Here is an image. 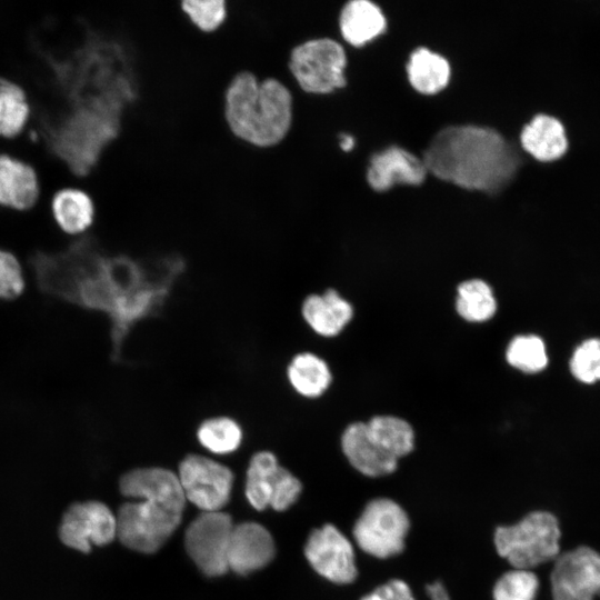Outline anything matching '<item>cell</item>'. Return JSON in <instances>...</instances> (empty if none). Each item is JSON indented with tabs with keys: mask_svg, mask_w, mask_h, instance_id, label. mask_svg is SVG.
<instances>
[{
	"mask_svg": "<svg viewBox=\"0 0 600 600\" xmlns=\"http://www.w3.org/2000/svg\"><path fill=\"white\" fill-rule=\"evenodd\" d=\"M506 359L510 366L527 373L539 372L548 364L544 342L533 334L514 337L507 348Z\"/></svg>",
	"mask_w": 600,
	"mask_h": 600,
	"instance_id": "27",
	"label": "cell"
},
{
	"mask_svg": "<svg viewBox=\"0 0 600 600\" xmlns=\"http://www.w3.org/2000/svg\"><path fill=\"white\" fill-rule=\"evenodd\" d=\"M410 528L406 511L393 500H371L353 527V538L366 553L387 559L402 552Z\"/></svg>",
	"mask_w": 600,
	"mask_h": 600,
	"instance_id": "7",
	"label": "cell"
},
{
	"mask_svg": "<svg viewBox=\"0 0 600 600\" xmlns=\"http://www.w3.org/2000/svg\"><path fill=\"white\" fill-rule=\"evenodd\" d=\"M431 600H450L449 593L440 581H434L426 587Z\"/></svg>",
	"mask_w": 600,
	"mask_h": 600,
	"instance_id": "35",
	"label": "cell"
},
{
	"mask_svg": "<svg viewBox=\"0 0 600 600\" xmlns=\"http://www.w3.org/2000/svg\"><path fill=\"white\" fill-rule=\"evenodd\" d=\"M198 442L214 454L236 451L243 439L240 423L230 416L218 414L203 419L196 431Z\"/></svg>",
	"mask_w": 600,
	"mask_h": 600,
	"instance_id": "25",
	"label": "cell"
},
{
	"mask_svg": "<svg viewBox=\"0 0 600 600\" xmlns=\"http://www.w3.org/2000/svg\"><path fill=\"white\" fill-rule=\"evenodd\" d=\"M91 544L106 546L117 537V519L100 501L83 502Z\"/></svg>",
	"mask_w": 600,
	"mask_h": 600,
	"instance_id": "31",
	"label": "cell"
},
{
	"mask_svg": "<svg viewBox=\"0 0 600 600\" xmlns=\"http://www.w3.org/2000/svg\"><path fill=\"white\" fill-rule=\"evenodd\" d=\"M407 73L410 84L418 92L434 94L448 84L450 66L442 56L427 48H419L410 54Z\"/></svg>",
	"mask_w": 600,
	"mask_h": 600,
	"instance_id": "22",
	"label": "cell"
},
{
	"mask_svg": "<svg viewBox=\"0 0 600 600\" xmlns=\"http://www.w3.org/2000/svg\"><path fill=\"white\" fill-rule=\"evenodd\" d=\"M89 237L54 253L37 251L30 264L47 294L86 309L102 311L112 321L114 350L138 314L131 296L132 268L124 257L102 256Z\"/></svg>",
	"mask_w": 600,
	"mask_h": 600,
	"instance_id": "1",
	"label": "cell"
},
{
	"mask_svg": "<svg viewBox=\"0 0 600 600\" xmlns=\"http://www.w3.org/2000/svg\"><path fill=\"white\" fill-rule=\"evenodd\" d=\"M301 316L317 334L332 338L350 322L353 308L337 290L328 288L321 294L311 293L304 298Z\"/></svg>",
	"mask_w": 600,
	"mask_h": 600,
	"instance_id": "17",
	"label": "cell"
},
{
	"mask_svg": "<svg viewBox=\"0 0 600 600\" xmlns=\"http://www.w3.org/2000/svg\"><path fill=\"white\" fill-rule=\"evenodd\" d=\"M40 193L36 168L19 157L0 152V207L27 211L39 202Z\"/></svg>",
	"mask_w": 600,
	"mask_h": 600,
	"instance_id": "14",
	"label": "cell"
},
{
	"mask_svg": "<svg viewBox=\"0 0 600 600\" xmlns=\"http://www.w3.org/2000/svg\"><path fill=\"white\" fill-rule=\"evenodd\" d=\"M286 377L293 391L307 399L321 397L332 380L328 363L309 351L299 352L291 358L286 367Z\"/></svg>",
	"mask_w": 600,
	"mask_h": 600,
	"instance_id": "21",
	"label": "cell"
},
{
	"mask_svg": "<svg viewBox=\"0 0 600 600\" xmlns=\"http://www.w3.org/2000/svg\"><path fill=\"white\" fill-rule=\"evenodd\" d=\"M354 144V141L352 139V137L348 136V134H341L340 136V147L343 149V150H350Z\"/></svg>",
	"mask_w": 600,
	"mask_h": 600,
	"instance_id": "36",
	"label": "cell"
},
{
	"mask_svg": "<svg viewBox=\"0 0 600 600\" xmlns=\"http://www.w3.org/2000/svg\"><path fill=\"white\" fill-rule=\"evenodd\" d=\"M520 141L527 152L541 161L558 159L568 148L562 123L548 114H538L526 124Z\"/></svg>",
	"mask_w": 600,
	"mask_h": 600,
	"instance_id": "20",
	"label": "cell"
},
{
	"mask_svg": "<svg viewBox=\"0 0 600 600\" xmlns=\"http://www.w3.org/2000/svg\"><path fill=\"white\" fill-rule=\"evenodd\" d=\"M550 581L553 600H593L600 597V553L581 546L559 554Z\"/></svg>",
	"mask_w": 600,
	"mask_h": 600,
	"instance_id": "11",
	"label": "cell"
},
{
	"mask_svg": "<svg viewBox=\"0 0 600 600\" xmlns=\"http://www.w3.org/2000/svg\"><path fill=\"white\" fill-rule=\"evenodd\" d=\"M31 113L26 90L0 74V138L10 140L23 132Z\"/></svg>",
	"mask_w": 600,
	"mask_h": 600,
	"instance_id": "23",
	"label": "cell"
},
{
	"mask_svg": "<svg viewBox=\"0 0 600 600\" xmlns=\"http://www.w3.org/2000/svg\"><path fill=\"white\" fill-rule=\"evenodd\" d=\"M422 161L437 178L487 193L507 187L520 166L519 154L498 131L472 124L440 130Z\"/></svg>",
	"mask_w": 600,
	"mask_h": 600,
	"instance_id": "2",
	"label": "cell"
},
{
	"mask_svg": "<svg viewBox=\"0 0 600 600\" xmlns=\"http://www.w3.org/2000/svg\"><path fill=\"white\" fill-rule=\"evenodd\" d=\"M347 56L343 47L328 37L310 38L292 48L288 70L299 90L324 96L346 86Z\"/></svg>",
	"mask_w": 600,
	"mask_h": 600,
	"instance_id": "6",
	"label": "cell"
},
{
	"mask_svg": "<svg viewBox=\"0 0 600 600\" xmlns=\"http://www.w3.org/2000/svg\"><path fill=\"white\" fill-rule=\"evenodd\" d=\"M360 600H414L410 587L400 579L379 586Z\"/></svg>",
	"mask_w": 600,
	"mask_h": 600,
	"instance_id": "34",
	"label": "cell"
},
{
	"mask_svg": "<svg viewBox=\"0 0 600 600\" xmlns=\"http://www.w3.org/2000/svg\"><path fill=\"white\" fill-rule=\"evenodd\" d=\"M302 486L289 470L280 466L271 451L256 452L249 462L246 496L257 510L268 507L283 511L296 502Z\"/></svg>",
	"mask_w": 600,
	"mask_h": 600,
	"instance_id": "8",
	"label": "cell"
},
{
	"mask_svg": "<svg viewBox=\"0 0 600 600\" xmlns=\"http://www.w3.org/2000/svg\"><path fill=\"white\" fill-rule=\"evenodd\" d=\"M570 369L581 382L593 383L600 380V339L583 341L574 350Z\"/></svg>",
	"mask_w": 600,
	"mask_h": 600,
	"instance_id": "32",
	"label": "cell"
},
{
	"mask_svg": "<svg viewBox=\"0 0 600 600\" xmlns=\"http://www.w3.org/2000/svg\"><path fill=\"white\" fill-rule=\"evenodd\" d=\"M539 588L537 576L531 570L512 569L496 582L493 600H534Z\"/></svg>",
	"mask_w": 600,
	"mask_h": 600,
	"instance_id": "29",
	"label": "cell"
},
{
	"mask_svg": "<svg viewBox=\"0 0 600 600\" xmlns=\"http://www.w3.org/2000/svg\"><path fill=\"white\" fill-rule=\"evenodd\" d=\"M560 528L548 511H532L512 526L494 531V546L500 557L513 569L530 570L556 560L560 554Z\"/></svg>",
	"mask_w": 600,
	"mask_h": 600,
	"instance_id": "5",
	"label": "cell"
},
{
	"mask_svg": "<svg viewBox=\"0 0 600 600\" xmlns=\"http://www.w3.org/2000/svg\"><path fill=\"white\" fill-rule=\"evenodd\" d=\"M119 488L140 501L118 510L117 537L129 549L156 552L181 522L186 497L178 476L160 467L137 468L121 477Z\"/></svg>",
	"mask_w": 600,
	"mask_h": 600,
	"instance_id": "3",
	"label": "cell"
},
{
	"mask_svg": "<svg viewBox=\"0 0 600 600\" xmlns=\"http://www.w3.org/2000/svg\"><path fill=\"white\" fill-rule=\"evenodd\" d=\"M304 554L311 567L333 583L348 584L357 578L352 544L332 524H324L310 533Z\"/></svg>",
	"mask_w": 600,
	"mask_h": 600,
	"instance_id": "12",
	"label": "cell"
},
{
	"mask_svg": "<svg viewBox=\"0 0 600 600\" xmlns=\"http://www.w3.org/2000/svg\"><path fill=\"white\" fill-rule=\"evenodd\" d=\"M177 476L186 500L203 512L221 511L230 499L233 473L211 458L196 453L186 456Z\"/></svg>",
	"mask_w": 600,
	"mask_h": 600,
	"instance_id": "9",
	"label": "cell"
},
{
	"mask_svg": "<svg viewBox=\"0 0 600 600\" xmlns=\"http://www.w3.org/2000/svg\"><path fill=\"white\" fill-rule=\"evenodd\" d=\"M53 222L66 233L80 234L94 222L96 207L91 196L78 187H62L50 200Z\"/></svg>",
	"mask_w": 600,
	"mask_h": 600,
	"instance_id": "18",
	"label": "cell"
},
{
	"mask_svg": "<svg viewBox=\"0 0 600 600\" xmlns=\"http://www.w3.org/2000/svg\"><path fill=\"white\" fill-rule=\"evenodd\" d=\"M223 117L230 132L242 142L267 149L280 144L293 119V96L276 78L259 80L240 71L224 91Z\"/></svg>",
	"mask_w": 600,
	"mask_h": 600,
	"instance_id": "4",
	"label": "cell"
},
{
	"mask_svg": "<svg viewBox=\"0 0 600 600\" xmlns=\"http://www.w3.org/2000/svg\"><path fill=\"white\" fill-rule=\"evenodd\" d=\"M427 172L422 159L392 146L371 157L367 180L373 190L386 191L398 183L418 186Z\"/></svg>",
	"mask_w": 600,
	"mask_h": 600,
	"instance_id": "13",
	"label": "cell"
},
{
	"mask_svg": "<svg viewBox=\"0 0 600 600\" xmlns=\"http://www.w3.org/2000/svg\"><path fill=\"white\" fill-rule=\"evenodd\" d=\"M456 309L470 322H483L497 311V300L491 287L481 279L463 281L457 289Z\"/></svg>",
	"mask_w": 600,
	"mask_h": 600,
	"instance_id": "26",
	"label": "cell"
},
{
	"mask_svg": "<svg viewBox=\"0 0 600 600\" xmlns=\"http://www.w3.org/2000/svg\"><path fill=\"white\" fill-rule=\"evenodd\" d=\"M23 289L24 279L18 259L11 252L0 249V299H14Z\"/></svg>",
	"mask_w": 600,
	"mask_h": 600,
	"instance_id": "33",
	"label": "cell"
},
{
	"mask_svg": "<svg viewBox=\"0 0 600 600\" xmlns=\"http://www.w3.org/2000/svg\"><path fill=\"white\" fill-rule=\"evenodd\" d=\"M341 448L350 464L367 477L387 476L397 469L398 460L373 440L366 422H353L344 429Z\"/></svg>",
	"mask_w": 600,
	"mask_h": 600,
	"instance_id": "16",
	"label": "cell"
},
{
	"mask_svg": "<svg viewBox=\"0 0 600 600\" xmlns=\"http://www.w3.org/2000/svg\"><path fill=\"white\" fill-rule=\"evenodd\" d=\"M59 538L69 548L81 552L90 551L91 541L83 502H74L64 511L59 526Z\"/></svg>",
	"mask_w": 600,
	"mask_h": 600,
	"instance_id": "30",
	"label": "cell"
},
{
	"mask_svg": "<svg viewBox=\"0 0 600 600\" xmlns=\"http://www.w3.org/2000/svg\"><path fill=\"white\" fill-rule=\"evenodd\" d=\"M232 529L231 517L221 511L202 512L189 524L186 549L203 573L216 577L229 570L228 549Z\"/></svg>",
	"mask_w": 600,
	"mask_h": 600,
	"instance_id": "10",
	"label": "cell"
},
{
	"mask_svg": "<svg viewBox=\"0 0 600 600\" xmlns=\"http://www.w3.org/2000/svg\"><path fill=\"white\" fill-rule=\"evenodd\" d=\"M373 440L391 457L399 460L414 447V432L406 420L394 416H376L366 422Z\"/></svg>",
	"mask_w": 600,
	"mask_h": 600,
	"instance_id": "24",
	"label": "cell"
},
{
	"mask_svg": "<svg viewBox=\"0 0 600 600\" xmlns=\"http://www.w3.org/2000/svg\"><path fill=\"white\" fill-rule=\"evenodd\" d=\"M180 8L203 33L219 30L227 19V0H182Z\"/></svg>",
	"mask_w": 600,
	"mask_h": 600,
	"instance_id": "28",
	"label": "cell"
},
{
	"mask_svg": "<svg viewBox=\"0 0 600 600\" xmlns=\"http://www.w3.org/2000/svg\"><path fill=\"white\" fill-rule=\"evenodd\" d=\"M381 9L368 0H352L343 6L339 28L343 39L354 47L373 40L386 30Z\"/></svg>",
	"mask_w": 600,
	"mask_h": 600,
	"instance_id": "19",
	"label": "cell"
},
{
	"mask_svg": "<svg viewBox=\"0 0 600 600\" xmlns=\"http://www.w3.org/2000/svg\"><path fill=\"white\" fill-rule=\"evenodd\" d=\"M274 551L273 539L264 527L243 522L233 526L228 567L238 574H248L267 566L273 559Z\"/></svg>",
	"mask_w": 600,
	"mask_h": 600,
	"instance_id": "15",
	"label": "cell"
}]
</instances>
